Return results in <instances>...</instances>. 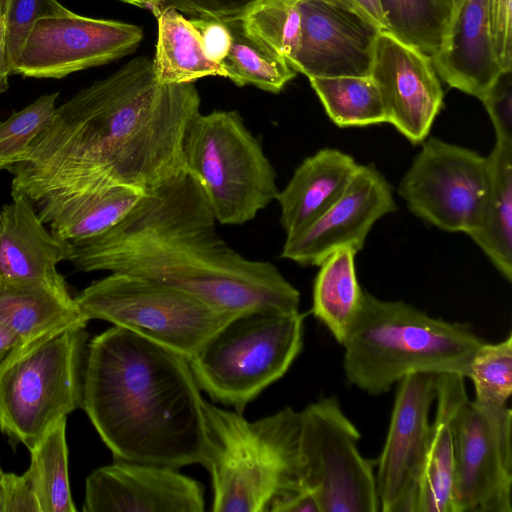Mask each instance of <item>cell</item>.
<instances>
[{
    "mask_svg": "<svg viewBox=\"0 0 512 512\" xmlns=\"http://www.w3.org/2000/svg\"><path fill=\"white\" fill-rule=\"evenodd\" d=\"M200 113L193 83L160 84L133 58L56 111L14 166L12 196L40 200L113 185L147 193L183 175V141Z\"/></svg>",
    "mask_w": 512,
    "mask_h": 512,
    "instance_id": "obj_1",
    "label": "cell"
},
{
    "mask_svg": "<svg viewBox=\"0 0 512 512\" xmlns=\"http://www.w3.org/2000/svg\"><path fill=\"white\" fill-rule=\"evenodd\" d=\"M198 181L185 172L144 194L116 225L70 242L83 272L109 271L167 284L231 313L299 310L300 293L267 261L251 260L218 234Z\"/></svg>",
    "mask_w": 512,
    "mask_h": 512,
    "instance_id": "obj_2",
    "label": "cell"
},
{
    "mask_svg": "<svg viewBox=\"0 0 512 512\" xmlns=\"http://www.w3.org/2000/svg\"><path fill=\"white\" fill-rule=\"evenodd\" d=\"M204 401L188 360L114 326L87 346L82 408L115 460L203 465Z\"/></svg>",
    "mask_w": 512,
    "mask_h": 512,
    "instance_id": "obj_3",
    "label": "cell"
},
{
    "mask_svg": "<svg viewBox=\"0 0 512 512\" xmlns=\"http://www.w3.org/2000/svg\"><path fill=\"white\" fill-rule=\"evenodd\" d=\"M482 343L467 323L432 317L404 301L363 291L340 345L347 382L378 396L412 373L453 372L467 378Z\"/></svg>",
    "mask_w": 512,
    "mask_h": 512,
    "instance_id": "obj_4",
    "label": "cell"
},
{
    "mask_svg": "<svg viewBox=\"0 0 512 512\" xmlns=\"http://www.w3.org/2000/svg\"><path fill=\"white\" fill-rule=\"evenodd\" d=\"M215 512H273L306 490L301 482L300 413L291 407L250 422L204 401Z\"/></svg>",
    "mask_w": 512,
    "mask_h": 512,
    "instance_id": "obj_5",
    "label": "cell"
},
{
    "mask_svg": "<svg viewBox=\"0 0 512 512\" xmlns=\"http://www.w3.org/2000/svg\"><path fill=\"white\" fill-rule=\"evenodd\" d=\"M305 315L275 307L238 314L188 363L201 391L238 413L282 378L303 347Z\"/></svg>",
    "mask_w": 512,
    "mask_h": 512,
    "instance_id": "obj_6",
    "label": "cell"
},
{
    "mask_svg": "<svg viewBox=\"0 0 512 512\" xmlns=\"http://www.w3.org/2000/svg\"><path fill=\"white\" fill-rule=\"evenodd\" d=\"M184 168L217 222L241 225L276 200V171L236 110L199 113L183 141Z\"/></svg>",
    "mask_w": 512,
    "mask_h": 512,
    "instance_id": "obj_7",
    "label": "cell"
},
{
    "mask_svg": "<svg viewBox=\"0 0 512 512\" xmlns=\"http://www.w3.org/2000/svg\"><path fill=\"white\" fill-rule=\"evenodd\" d=\"M85 326L32 345L0 372V431L31 450L60 419L82 408Z\"/></svg>",
    "mask_w": 512,
    "mask_h": 512,
    "instance_id": "obj_8",
    "label": "cell"
},
{
    "mask_svg": "<svg viewBox=\"0 0 512 512\" xmlns=\"http://www.w3.org/2000/svg\"><path fill=\"white\" fill-rule=\"evenodd\" d=\"M75 301L88 320L110 322L187 360L238 315L176 287L121 273L94 281Z\"/></svg>",
    "mask_w": 512,
    "mask_h": 512,
    "instance_id": "obj_9",
    "label": "cell"
},
{
    "mask_svg": "<svg viewBox=\"0 0 512 512\" xmlns=\"http://www.w3.org/2000/svg\"><path fill=\"white\" fill-rule=\"evenodd\" d=\"M299 413L301 482L320 512L380 511L376 460L361 454V434L339 400L322 397Z\"/></svg>",
    "mask_w": 512,
    "mask_h": 512,
    "instance_id": "obj_10",
    "label": "cell"
},
{
    "mask_svg": "<svg viewBox=\"0 0 512 512\" xmlns=\"http://www.w3.org/2000/svg\"><path fill=\"white\" fill-rule=\"evenodd\" d=\"M512 411L468 397L452 421L451 512H512Z\"/></svg>",
    "mask_w": 512,
    "mask_h": 512,
    "instance_id": "obj_11",
    "label": "cell"
},
{
    "mask_svg": "<svg viewBox=\"0 0 512 512\" xmlns=\"http://www.w3.org/2000/svg\"><path fill=\"white\" fill-rule=\"evenodd\" d=\"M488 183V160L471 149L430 138L414 157L398 193L421 220L469 234Z\"/></svg>",
    "mask_w": 512,
    "mask_h": 512,
    "instance_id": "obj_12",
    "label": "cell"
},
{
    "mask_svg": "<svg viewBox=\"0 0 512 512\" xmlns=\"http://www.w3.org/2000/svg\"><path fill=\"white\" fill-rule=\"evenodd\" d=\"M143 39L141 27L70 11L43 17L31 29L14 74L60 79L132 53Z\"/></svg>",
    "mask_w": 512,
    "mask_h": 512,
    "instance_id": "obj_13",
    "label": "cell"
},
{
    "mask_svg": "<svg viewBox=\"0 0 512 512\" xmlns=\"http://www.w3.org/2000/svg\"><path fill=\"white\" fill-rule=\"evenodd\" d=\"M437 375L417 372L397 383L386 440L375 468L382 512H418Z\"/></svg>",
    "mask_w": 512,
    "mask_h": 512,
    "instance_id": "obj_14",
    "label": "cell"
},
{
    "mask_svg": "<svg viewBox=\"0 0 512 512\" xmlns=\"http://www.w3.org/2000/svg\"><path fill=\"white\" fill-rule=\"evenodd\" d=\"M293 69L311 77L369 76L383 31L351 0H301Z\"/></svg>",
    "mask_w": 512,
    "mask_h": 512,
    "instance_id": "obj_15",
    "label": "cell"
},
{
    "mask_svg": "<svg viewBox=\"0 0 512 512\" xmlns=\"http://www.w3.org/2000/svg\"><path fill=\"white\" fill-rule=\"evenodd\" d=\"M395 210L386 178L374 165L360 164L345 191L323 214L286 236L280 256L303 266H319L339 249L350 248L357 253L373 225Z\"/></svg>",
    "mask_w": 512,
    "mask_h": 512,
    "instance_id": "obj_16",
    "label": "cell"
},
{
    "mask_svg": "<svg viewBox=\"0 0 512 512\" xmlns=\"http://www.w3.org/2000/svg\"><path fill=\"white\" fill-rule=\"evenodd\" d=\"M369 76L391 124L412 144L426 140L443 104L431 59L387 31L376 39Z\"/></svg>",
    "mask_w": 512,
    "mask_h": 512,
    "instance_id": "obj_17",
    "label": "cell"
},
{
    "mask_svg": "<svg viewBox=\"0 0 512 512\" xmlns=\"http://www.w3.org/2000/svg\"><path fill=\"white\" fill-rule=\"evenodd\" d=\"M204 488L170 466L115 460L86 479L84 512H202Z\"/></svg>",
    "mask_w": 512,
    "mask_h": 512,
    "instance_id": "obj_18",
    "label": "cell"
},
{
    "mask_svg": "<svg viewBox=\"0 0 512 512\" xmlns=\"http://www.w3.org/2000/svg\"><path fill=\"white\" fill-rule=\"evenodd\" d=\"M434 69L451 87L481 99L502 72L492 48L489 0H456Z\"/></svg>",
    "mask_w": 512,
    "mask_h": 512,
    "instance_id": "obj_19",
    "label": "cell"
},
{
    "mask_svg": "<svg viewBox=\"0 0 512 512\" xmlns=\"http://www.w3.org/2000/svg\"><path fill=\"white\" fill-rule=\"evenodd\" d=\"M69 252L70 242L48 232L27 197L12 196L0 209V282L60 279L56 266Z\"/></svg>",
    "mask_w": 512,
    "mask_h": 512,
    "instance_id": "obj_20",
    "label": "cell"
},
{
    "mask_svg": "<svg viewBox=\"0 0 512 512\" xmlns=\"http://www.w3.org/2000/svg\"><path fill=\"white\" fill-rule=\"evenodd\" d=\"M65 279L0 282V324L27 345L71 327L85 326Z\"/></svg>",
    "mask_w": 512,
    "mask_h": 512,
    "instance_id": "obj_21",
    "label": "cell"
},
{
    "mask_svg": "<svg viewBox=\"0 0 512 512\" xmlns=\"http://www.w3.org/2000/svg\"><path fill=\"white\" fill-rule=\"evenodd\" d=\"M359 166L352 156L332 148L307 157L276 198L286 236L323 214L345 191Z\"/></svg>",
    "mask_w": 512,
    "mask_h": 512,
    "instance_id": "obj_22",
    "label": "cell"
},
{
    "mask_svg": "<svg viewBox=\"0 0 512 512\" xmlns=\"http://www.w3.org/2000/svg\"><path fill=\"white\" fill-rule=\"evenodd\" d=\"M128 185H113L40 200L37 214L55 237L71 242L90 238L116 225L144 196Z\"/></svg>",
    "mask_w": 512,
    "mask_h": 512,
    "instance_id": "obj_23",
    "label": "cell"
},
{
    "mask_svg": "<svg viewBox=\"0 0 512 512\" xmlns=\"http://www.w3.org/2000/svg\"><path fill=\"white\" fill-rule=\"evenodd\" d=\"M465 377L459 373L437 375L436 412L420 483L418 512H451L453 476V417L468 397Z\"/></svg>",
    "mask_w": 512,
    "mask_h": 512,
    "instance_id": "obj_24",
    "label": "cell"
},
{
    "mask_svg": "<svg viewBox=\"0 0 512 512\" xmlns=\"http://www.w3.org/2000/svg\"><path fill=\"white\" fill-rule=\"evenodd\" d=\"M488 183L474 228L468 234L496 270L512 281V146L495 143Z\"/></svg>",
    "mask_w": 512,
    "mask_h": 512,
    "instance_id": "obj_25",
    "label": "cell"
},
{
    "mask_svg": "<svg viewBox=\"0 0 512 512\" xmlns=\"http://www.w3.org/2000/svg\"><path fill=\"white\" fill-rule=\"evenodd\" d=\"M158 37L152 60L160 84H182L207 76L225 77L221 64L209 60L201 37L191 20L172 7H163L155 16Z\"/></svg>",
    "mask_w": 512,
    "mask_h": 512,
    "instance_id": "obj_26",
    "label": "cell"
},
{
    "mask_svg": "<svg viewBox=\"0 0 512 512\" xmlns=\"http://www.w3.org/2000/svg\"><path fill=\"white\" fill-rule=\"evenodd\" d=\"M356 252L342 248L319 265L313 294V315L324 324L341 344L361 302L363 290L355 269Z\"/></svg>",
    "mask_w": 512,
    "mask_h": 512,
    "instance_id": "obj_27",
    "label": "cell"
},
{
    "mask_svg": "<svg viewBox=\"0 0 512 512\" xmlns=\"http://www.w3.org/2000/svg\"><path fill=\"white\" fill-rule=\"evenodd\" d=\"M387 32L432 59L440 50L454 0H379Z\"/></svg>",
    "mask_w": 512,
    "mask_h": 512,
    "instance_id": "obj_28",
    "label": "cell"
},
{
    "mask_svg": "<svg viewBox=\"0 0 512 512\" xmlns=\"http://www.w3.org/2000/svg\"><path fill=\"white\" fill-rule=\"evenodd\" d=\"M223 21L232 37L229 53L222 62L225 77L239 87L253 85L279 93L297 72L283 57L248 36L240 18Z\"/></svg>",
    "mask_w": 512,
    "mask_h": 512,
    "instance_id": "obj_29",
    "label": "cell"
},
{
    "mask_svg": "<svg viewBox=\"0 0 512 512\" xmlns=\"http://www.w3.org/2000/svg\"><path fill=\"white\" fill-rule=\"evenodd\" d=\"M308 79L335 125L346 128L386 123L378 89L370 76Z\"/></svg>",
    "mask_w": 512,
    "mask_h": 512,
    "instance_id": "obj_30",
    "label": "cell"
},
{
    "mask_svg": "<svg viewBox=\"0 0 512 512\" xmlns=\"http://www.w3.org/2000/svg\"><path fill=\"white\" fill-rule=\"evenodd\" d=\"M41 512H75L68 477L66 417L55 423L29 450Z\"/></svg>",
    "mask_w": 512,
    "mask_h": 512,
    "instance_id": "obj_31",
    "label": "cell"
},
{
    "mask_svg": "<svg viewBox=\"0 0 512 512\" xmlns=\"http://www.w3.org/2000/svg\"><path fill=\"white\" fill-rule=\"evenodd\" d=\"M301 0H257L240 17L245 33L293 68L300 40Z\"/></svg>",
    "mask_w": 512,
    "mask_h": 512,
    "instance_id": "obj_32",
    "label": "cell"
},
{
    "mask_svg": "<svg viewBox=\"0 0 512 512\" xmlns=\"http://www.w3.org/2000/svg\"><path fill=\"white\" fill-rule=\"evenodd\" d=\"M474 385V402L489 408H503L512 393V333L497 343H482L475 352L467 374Z\"/></svg>",
    "mask_w": 512,
    "mask_h": 512,
    "instance_id": "obj_33",
    "label": "cell"
},
{
    "mask_svg": "<svg viewBox=\"0 0 512 512\" xmlns=\"http://www.w3.org/2000/svg\"><path fill=\"white\" fill-rule=\"evenodd\" d=\"M59 93L45 94L0 122V170L19 164L30 144L47 127L56 111Z\"/></svg>",
    "mask_w": 512,
    "mask_h": 512,
    "instance_id": "obj_34",
    "label": "cell"
},
{
    "mask_svg": "<svg viewBox=\"0 0 512 512\" xmlns=\"http://www.w3.org/2000/svg\"><path fill=\"white\" fill-rule=\"evenodd\" d=\"M57 0H4L7 61L11 74L37 20L69 13Z\"/></svg>",
    "mask_w": 512,
    "mask_h": 512,
    "instance_id": "obj_35",
    "label": "cell"
},
{
    "mask_svg": "<svg viewBox=\"0 0 512 512\" xmlns=\"http://www.w3.org/2000/svg\"><path fill=\"white\" fill-rule=\"evenodd\" d=\"M511 71H502L480 99L493 124L496 143L507 146H512Z\"/></svg>",
    "mask_w": 512,
    "mask_h": 512,
    "instance_id": "obj_36",
    "label": "cell"
},
{
    "mask_svg": "<svg viewBox=\"0 0 512 512\" xmlns=\"http://www.w3.org/2000/svg\"><path fill=\"white\" fill-rule=\"evenodd\" d=\"M0 512H41L29 469L22 475L3 473L0 482Z\"/></svg>",
    "mask_w": 512,
    "mask_h": 512,
    "instance_id": "obj_37",
    "label": "cell"
},
{
    "mask_svg": "<svg viewBox=\"0 0 512 512\" xmlns=\"http://www.w3.org/2000/svg\"><path fill=\"white\" fill-rule=\"evenodd\" d=\"M493 53L501 71L512 70V0H489Z\"/></svg>",
    "mask_w": 512,
    "mask_h": 512,
    "instance_id": "obj_38",
    "label": "cell"
},
{
    "mask_svg": "<svg viewBox=\"0 0 512 512\" xmlns=\"http://www.w3.org/2000/svg\"><path fill=\"white\" fill-rule=\"evenodd\" d=\"M257 0H161L163 7H172L192 18L228 20L240 18Z\"/></svg>",
    "mask_w": 512,
    "mask_h": 512,
    "instance_id": "obj_39",
    "label": "cell"
},
{
    "mask_svg": "<svg viewBox=\"0 0 512 512\" xmlns=\"http://www.w3.org/2000/svg\"><path fill=\"white\" fill-rule=\"evenodd\" d=\"M193 25L199 31L207 58L221 64L226 59L232 42L231 33L224 21L192 18Z\"/></svg>",
    "mask_w": 512,
    "mask_h": 512,
    "instance_id": "obj_40",
    "label": "cell"
},
{
    "mask_svg": "<svg viewBox=\"0 0 512 512\" xmlns=\"http://www.w3.org/2000/svg\"><path fill=\"white\" fill-rule=\"evenodd\" d=\"M31 346L0 324V372L16 356Z\"/></svg>",
    "mask_w": 512,
    "mask_h": 512,
    "instance_id": "obj_41",
    "label": "cell"
},
{
    "mask_svg": "<svg viewBox=\"0 0 512 512\" xmlns=\"http://www.w3.org/2000/svg\"><path fill=\"white\" fill-rule=\"evenodd\" d=\"M11 75L7 61L6 49V25L4 16V0H0V93L5 92L9 87V76Z\"/></svg>",
    "mask_w": 512,
    "mask_h": 512,
    "instance_id": "obj_42",
    "label": "cell"
},
{
    "mask_svg": "<svg viewBox=\"0 0 512 512\" xmlns=\"http://www.w3.org/2000/svg\"><path fill=\"white\" fill-rule=\"evenodd\" d=\"M367 16H369L378 26L385 31V21L381 11L379 0H351Z\"/></svg>",
    "mask_w": 512,
    "mask_h": 512,
    "instance_id": "obj_43",
    "label": "cell"
},
{
    "mask_svg": "<svg viewBox=\"0 0 512 512\" xmlns=\"http://www.w3.org/2000/svg\"><path fill=\"white\" fill-rule=\"evenodd\" d=\"M141 8L149 9L156 16L163 8L161 0H120Z\"/></svg>",
    "mask_w": 512,
    "mask_h": 512,
    "instance_id": "obj_44",
    "label": "cell"
},
{
    "mask_svg": "<svg viewBox=\"0 0 512 512\" xmlns=\"http://www.w3.org/2000/svg\"><path fill=\"white\" fill-rule=\"evenodd\" d=\"M3 473H4V472L2 471V468H1V466H0V482H1V478H2V476H3Z\"/></svg>",
    "mask_w": 512,
    "mask_h": 512,
    "instance_id": "obj_45",
    "label": "cell"
},
{
    "mask_svg": "<svg viewBox=\"0 0 512 512\" xmlns=\"http://www.w3.org/2000/svg\"><path fill=\"white\" fill-rule=\"evenodd\" d=\"M456 0H454V3H455Z\"/></svg>",
    "mask_w": 512,
    "mask_h": 512,
    "instance_id": "obj_46",
    "label": "cell"
}]
</instances>
